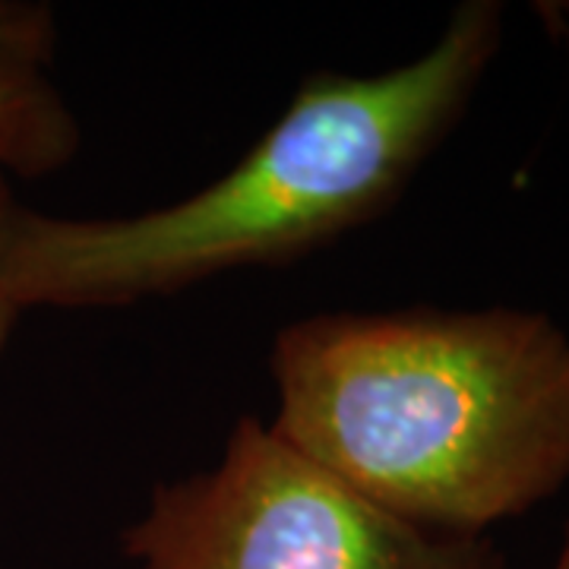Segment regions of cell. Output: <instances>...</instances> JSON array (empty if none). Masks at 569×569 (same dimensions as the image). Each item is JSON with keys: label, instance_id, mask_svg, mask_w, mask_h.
<instances>
[{"label": "cell", "instance_id": "6da1fadb", "mask_svg": "<svg viewBox=\"0 0 569 569\" xmlns=\"http://www.w3.org/2000/svg\"><path fill=\"white\" fill-rule=\"evenodd\" d=\"M503 44V7L468 0L425 54L373 77L320 73L219 181L102 219L17 206L0 291L29 307H127L253 266H282L399 200L466 118Z\"/></svg>", "mask_w": 569, "mask_h": 569}, {"label": "cell", "instance_id": "7a4b0ae2", "mask_svg": "<svg viewBox=\"0 0 569 569\" xmlns=\"http://www.w3.org/2000/svg\"><path fill=\"white\" fill-rule=\"evenodd\" d=\"M269 370L266 425L411 526L485 538L569 485V332L545 310L317 313Z\"/></svg>", "mask_w": 569, "mask_h": 569}, {"label": "cell", "instance_id": "3957f363", "mask_svg": "<svg viewBox=\"0 0 569 569\" xmlns=\"http://www.w3.org/2000/svg\"><path fill=\"white\" fill-rule=\"evenodd\" d=\"M121 545L137 569H507L488 535L411 526L257 418L216 466L152 490Z\"/></svg>", "mask_w": 569, "mask_h": 569}, {"label": "cell", "instance_id": "277c9868", "mask_svg": "<svg viewBox=\"0 0 569 569\" xmlns=\"http://www.w3.org/2000/svg\"><path fill=\"white\" fill-rule=\"evenodd\" d=\"M54 10L0 0V178H44L80 152V121L54 80Z\"/></svg>", "mask_w": 569, "mask_h": 569}, {"label": "cell", "instance_id": "5b68a950", "mask_svg": "<svg viewBox=\"0 0 569 569\" xmlns=\"http://www.w3.org/2000/svg\"><path fill=\"white\" fill-rule=\"evenodd\" d=\"M13 209H17V200H13V193H10V187H7V178H0V238H3V228L10 222ZM17 320H20V310L10 305V301L3 298V291H0V351L7 346V339H10Z\"/></svg>", "mask_w": 569, "mask_h": 569}, {"label": "cell", "instance_id": "8992f818", "mask_svg": "<svg viewBox=\"0 0 569 569\" xmlns=\"http://www.w3.org/2000/svg\"><path fill=\"white\" fill-rule=\"evenodd\" d=\"M550 569H569V526L567 531H563V541H560V550H557V557H553Z\"/></svg>", "mask_w": 569, "mask_h": 569}]
</instances>
